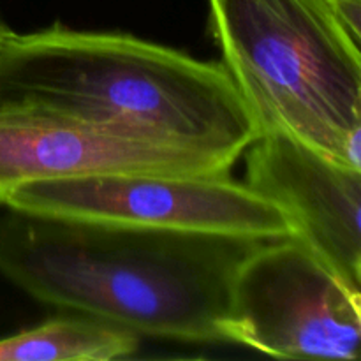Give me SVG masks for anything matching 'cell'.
Masks as SVG:
<instances>
[{"mask_svg":"<svg viewBox=\"0 0 361 361\" xmlns=\"http://www.w3.org/2000/svg\"><path fill=\"white\" fill-rule=\"evenodd\" d=\"M25 214L133 228L277 240L295 236L288 215L229 175L104 173L34 180L6 194Z\"/></svg>","mask_w":361,"mask_h":361,"instance_id":"4","label":"cell"},{"mask_svg":"<svg viewBox=\"0 0 361 361\" xmlns=\"http://www.w3.org/2000/svg\"><path fill=\"white\" fill-rule=\"evenodd\" d=\"M245 185L281 208L295 236L361 291V169L284 133L257 136Z\"/></svg>","mask_w":361,"mask_h":361,"instance_id":"6","label":"cell"},{"mask_svg":"<svg viewBox=\"0 0 361 361\" xmlns=\"http://www.w3.org/2000/svg\"><path fill=\"white\" fill-rule=\"evenodd\" d=\"M212 32L261 134L361 169V56L321 0H210Z\"/></svg>","mask_w":361,"mask_h":361,"instance_id":"3","label":"cell"},{"mask_svg":"<svg viewBox=\"0 0 361 361\" xmlns=\"http://www.w3.org/2000/svg\"><path fill=\"white\" fill-rule=\"evenodd\" d=\"M0 113L42 116L235 164L256 118L224 63L127 34L0 27Z\"/></svg>","mask_w":361,"mask_h":361,"instance_id":"1","label":"cell"},{"mask_svg":"<svg viewBox=\"0 0 361 361\" xmlns=\"http://www.w3.org/2000/svg\"><path fill=\"white\" fill-rule=\"evenodd\" d=\"M137 345L134 331L83 314L0 338V361H109L130 356Z\"/></svg>","mask_w":361,"mask_h":361,"instance_id":"8","label":"cell"},{"mask_svg":"<svg viewBox=\"0 0 361 361\" xmlns=\"http://www.w3.org/2000/svg\"><path fill=\"white\" fill-rule=\"evenodd\" d=\"M222 331L277 358L355 361L361 291L296 236L264 240L236 270Z\"/></svg>","mask_w":361,"mask_h":361,"instance_id":"5","label":"cell"},{"mask_svg":"<svg viewBox=\"0 0 361 361\" xmlns=\"http://www.w3.org/2000/svg\"><path fill=\"white\" fill-rule=\"evenodd\" d=\"M263 242L7 208L0 215V274L39 302L134 334L226 342L233 279Z\"/></svg>","mask_w":361,"mask_h":361,"instance_id":"2","label":"cell"},{"mask_svg":"<svg viewBox=\"0 0 361 361\" xmlns=\"http://www.w3.org/2000/svg\"><path fill=\"white\" fill-rule=\"evenodd\" d=\"M233 164L169 145L55 118L0 113V203L34 180L104 173L229 175Z\"/></svg>","mask_w":361,"mask_h":361,"instance_id":"7","label":"cell"}]
</instances>
